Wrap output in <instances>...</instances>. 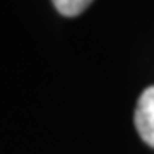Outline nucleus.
Wrapping results in <instances>:
<instances>
[{
  "instance_id": "obj_1",
  "label": "nucleus",
  "mask_w": 154,
  "mask_h": 154,
  "mask_svg": "<svg viewBox=\"0 0 154 154\" xmlns=\"http://www.w3.org/2000/svg\"><path fill=\"white\" fill-rule=\"evenodd\" d=\"M134 122L140 139L154 149V86L147 88L140 94Z\"/></svg>"
},
{
  "instance_id": "obj_2",
  "label": "nucleus",
  "mask_w": 154,
  "mask_h": 154,
  "mask_svg": "<svg viewBox=\"0 0 154 154\" xmlns=\"http://www.w3.org/2000/svg\"><path fill=\"white\" fill-rule=\"evenodd\" d=\"M53 5L62 16L65 17H75L82 11H86L93 0H51Z\"/></svg>"
}]
</instances>
